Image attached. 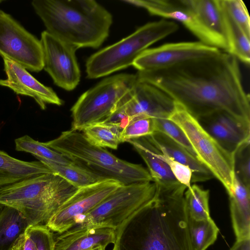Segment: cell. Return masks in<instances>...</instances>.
<instances>
[{"mask_svg": "<svg viewBox=\"0 0 250 250\" xmlns=\"http://www.w3.org/2000/svg\"><path fill=\"white\" fill-rule=\"evenodd\" d=\"M222 14L228 52L247 65L250 62V37L235 22L228 13L221 0Z\"/></svg>", "mask_w": 250, "mask_h": 250, "instance_id": "obj_24", "label": "cell"}, {"mask_svg": "<svg viewBox=\"0 0 250 250\" xmlns=\"http://www.w3.org/2000/svg\"><path fill=\"white\" fill-rule=\"evenodd\" d=\"M233 157L235 175L245 187L250 188V140L241 144Z\"/></svg>", "mask_w": 250, "mask_h": 250, "instance_id": "obj_31", "label": "cell"}, {"mask_svg": "<svg viewBox=\"0 0 250 250\" xmlns=\"http://www.w3.org/2000/svg\"><path fill=\"white\" fill-rule=\"evenodd\" d=\"M156 183L153 199L116 229L115 250H195L188 228L187 187Z\"/></svg>", "mask_w": 250, "mask_h": 250, "instance_id": "obj_2", "label": "cell"}, {"mask_svg": "<svg viewBox=\"0 0 250 250\" xmlns=\"http://www.w3.org/2000/svg\"><path fill=\"white\" fill-rule=\"evenodd\" d=\"M154 119L142 117L130 120L120 133L121 143L152 134L155 131Z\"/></svg>", "mask_w": 250, "mask_h": 250, "instance_id": "obj_32", "label": "cell"}, {"mask_svg": "<svg viewBox=\"0 0 250 250\" xmlns=\"http://www.w3.org/2000/svg\"><path fill=\"white\" fill-rule=\"evenodd\" d=\"M81 131L89 143L99 147L117 149L121 143L120 134L101 122L89 125Z\"/></svg>", "mask_w": 250, "mask_h": 250, "instance_id": "obj_30", "label": "cell"}, {"mask_svg": "<svg viewBox=\"0 0 250 250\" xmlns=\"http://www.w3.org/2000/svg\"><path fill=\"white\" fill-rule=\"evenodd\" d=\"M129 121L124 106L119 103L114 109L100 122L116 130L120 134Z\"/></svg>", "mask_w": 250, "mask_h": 250, "instance_id": "obj_37", "label": "cell"}, {"mask_svg": "<svg viewBox=\"0 0 250 250\" xmlns=\"http://www.w3.org/2000/svg\"><path fill=\"white\" fill-rule=\"evenodd\" d=\"M137 82L136 74H118L106 78L84 92L71 108V129L81 131L104 120Z\"/></svg>", "mask_w": 250, "mask_h": 250, "instance_id": "obj_8", "label": "cell"}, {"mask_svg": "<svg viewBox=\"0 0 250 250\" xmlns=\"http://www.w3.org/2000/svg\"><path fill=\"white\" fill-rule=\"evenodd\" d=\"M26 231L34 241L36 250H54L55 238L45 225H30Z\"/></svg>", "mask_w": 250, "mask_h": 250, "instance_id": "obj_35", "label": "cell"}, {"mask_svg": "<svg viewBox=\"0 0 250 250\" xmlns=\"http://www.w3.org/2000/svg\"><path fill=\"white\" fill-rule=\"evenodd\" d=\"M78 188L53 172L0 188V205L19 211L30 225H45Z\"/></svg>", "mask_w": 250, "mask_h": 250, "instance_id": "obj_4", "label": "cell"}, {"mask_svg": "<svg viewBox=\"0 0 250 250\" xmlns=\"http://www.w3.org/2000/svg\"><path fill=\"white\" fill-rule=\"evenodd\" d=\"M123 1L143 8L151 15L178 21L200 42L221 50L218 41L203 25L186 4L184 0H124Z\"/></svg>", "mask_w": 250, "mask_h": 250, "instance_id": "obj_15", "label": "cell"}, {"mask_svg": "<svg viewBox=\"0 0 250 250\" xmlns=\"http://www.w3.org/2000/svg\"><path fill=\"white\" fill-rule=\"evenodd\" d=\"M0 55L38 72L43 68L41 42L10 14L0 9Z\"/></svg>", "mask_w": 250, "mask_h": 250, "instance_id": "obj_10", "label": "cell"}, {"mask_svg": "<svg viewBox=\"0 0 250 250\" xmlns=\"http://www.w3.org/2000/svg\"><path fill=\"white\" fill-rule=\"evenodd\" d=\"M184 131L199 160L223 185L229 194L234 178L233 155L224 149L181 104L168 118Z\"/></svg>", "mask_w": 250, "mask_h": 250, "instance_id": "obj_7", "label": "cell"}, {"mask_svg": "<svg viewBox=\"0 0 250 250\" xmlns=\"http://www.w3.org/2000/svg\"><path fill=\"white\" fill-rule=\"evenodd\" d=\"M146 163L153 182L167 184L178 182L168 166L159 157L160 150L146 136L127 141Z\"/></svg>", "mask_w": 250, "mask_h": 250, "instance_id": "obj_22", "label": "cell"}, {"mask_svg": "<svg viewBox=\"0 0 250 250\" xmlns=\"http://www.w3.org/2000/svg\"><path fill=\"white\" fill-rule=\"evenodd\" d=\"M43 56V69L54 83L66 90H73L80 81L81 72L77 61L76 49L46 31L40 40Z\"/></svg>", "mask_w": 250, "mask_h": 250, "instance_id": "obj_12", "label": "cell"}, {"mask_svg": "<svg viewBox=\"0 0 250 250\" xmlns=\"http://www.w3.org/2000/svg\"><path fill=\"white\" fill-rule=\"evenodd\" d=\"M140 82L160 89L195 118L217 111L250 123V99L238 60L222 51L168 68L138 71Z\"/></svg>", "mask_w": 250, "mask_h": 250, "instance_id": "obj_1", "label": "cell"}, {"mask_svg": "<svg viewBox=\"0 0 250 250\" xmlns=\"http://www.w3.org/2000/svg\"><path fill=\"white\" fill-rule=\"evenodd\" d=\"M221 51L200 41L168 43L146 49L135 60L132 65L138 71H152L214 56Z\"/></svg>", "mask_w": 250, "mask_h": 250, "instance_id": "obj_13", "label": "cell"}, {"mask_svg": "<svg viewBox=\"0 0 250 250\" xmlns=\"http://www.w3.org/2000/svg\"><path fill=\"white\" fill-rule=\"evenodd\" d=\"M230 16L250 37V18L244 2L241 0H223Z\"/></svg>", "mask_w": 250, "mask_h": 250, "instance_id": "obj_34", "label": "cell"}, {"mask_svg": "<svg viewBox=\"0 0 250 250\" xmlns=\"http://www.w3.org/2000/svg\"><path fill=\"white\" fill-rule=\"evenodd\" d=\"M0 206V250H11L16 240L30 224L16 209Z\"/></svg>", "mask_w": 250, "mask_h": 250, "instance_id": "obj_23", "label": "cell"}, {"mask_svg": "<svg viewBox=\"0 0 250 250\" xmlns=\"http://www.w3.org/2000/svg\"><path fill=\"white\" fill-rule=\"evenodd\" d=\"M228 195L236 240L250 238V188L245 187L234 175L232 189Z\"/></svg>", "mask_w": 250, "mask_h": 250, "instance_id": "obj_19", "label": "cell"}, {"mask_svg": "<svg viewBox=\"0 0 250 250\" xmlns=\"http://www.w3.org/2000/svg\"><path fill=\"white\" fill-rule=\"evenodd\" d=\"M105 249L106 248H105L103 247L98 246V247H96L94 248H92L89 250H105Z\"/></svg>", "mask_w": 250, "mask_h": 250, "instance_id": "obj_40", "label": "cell"}, {"mask_svg": "<svg viewBox=\"0 0 250 250\" xmlns=\"http://www.w3.org/2000/svg\"><path fill=\"white\" fill-rule=\"evenodd\" d=\"M203 25L217 40L222 51L228 52L221 0H184Z\"/></svg>", "mask_w": 250, "mask_h": 250, "instance_id": "obj_20", "label": "cell"}, {"mask_svg": "<svg viewBox=\"0 0 250 250\" xmlns=\"http://www.w3.org/2000/svg\"><path fill=\"white\" fill-rule=\"evenodd\" d=\"M11 250H36L35 243L26 229L16 240Z\"/></svg>", "mask_w": 250, "mask_h": 250, "instance_id": "obj_38", "label": "cell"}, {"mask_svg": "<svg viewBox=\"0 0 250 250\" xmlns=\"http://www.w3.org/2000/svg\"><path fill=\"white\" fill-rule=\"evenodd\" d=\"M146 137L162 153L190 168L192 173L191 182H205L213 177L211 172L197 157L165 134L154 131Z\"/></svg>", "mask_w": 250, "mask_h": 250, "instance_id": "obj_18", "label": "cell"}, {"mask_svg": "<svg viewBox=\"0 0 250 250\" xmlns=\"http://www.w3.org/2000/svg\"><path fill=\"white\" fill-rule=\"evenodd\" d=\"M43 144L75 163L122 185L153 181L142 165L120 159L105 148L91 144L81 131L70 129Z\"/></svg>", "mask_w": 250, "mask_h": 250, "instance_id": "obj_5", "label": "cell"}, {"mask_svg": "<svg viewBox=\"0 0 250 250\" xmlns=\"http://www.w3.org/2000/svg\"><path fill=\"white\" fill-rule=\"evenodd\" d=\"M202 127L226 151L233 155L244 142L219 123L211 114L196 118Z\"/></svg>", "mask_w": 250, "mask_h": 250, "instance_id": "obj_26", "label": "cell"}, {"mask_svg": "<svg viewBox=\"0 0 250 250\" xmlns=\"http://www.w3.org/2000/svg\"><path fill=\"white\" fill-rule=\"evenodd\" d=\"M156 191L153 181L122 185L70 228L100 226L117 229L150 201Z\"/></svg>", "mask_w": 250, "mask_h": 250, "instance_id": "obj_9", "label": "cell"}, {"mask_svg": "<svg viewBox=\"0 0 250 250\" xmlns=\"http://www.w3.org/2000/svg\"><path fill=\"white\" fill-rule=\"evenodd\" d=\"M15 143L16 150L29 153L39 160H45L64 165L75 163L47 146L43 143L36 141L27 135L16 139Z\"/></svg>", "mask_w": 250, "mask_h": 250, "instance_id": "obj_27", "label": "cell"}, {"mask_svg": "<svg viewBox=\"0 0 250 250\" xmlns=\"http://www.w3.org/2000/svg\"><path fill=\"white\" fill-rule=\"evenodd\" d=\"M154 121L155 131H159L165 134L197 157L186 134L176 124L168 119L165 118H155Z\"/></svg>", "mask_w": 250, "mask_h": 250, "instance_id": "obj_33", "label": "cell"}, {"mask_svg": "<svg viewBox=\"0 0 250 250\" xmlns=\"http://www.w3.org/2000/svg\"><path fill=\"white\" fill-rule=\"evenodd\" d=\"M119 103L130 121L142 117L168 119L175 106V101L165 92L138 80Z\"/></svg>", "mask_w": 250, "mask_h": 250, "instance_id": "obj_14", "label": "cell"}, {"mask_svg": "<svg viewBox=\"0 0 250 250\" xmlns=\"http://www.w3.org/2000/svg\"><path fill=\"white\" fill-rule=\"evenodd\" d=\"M209 190L196 185H191L185 192V199L188 216L195 220L210 218Z\"/></svg>", "mask_w": 250, "mask_h": 250, "instance_id": "obj_29", "label": "cell"}, {"mask_svg": "<svg viewBox=\"0 0 250 250\" xmlns=\"http://www.w3.org/2000/svg\"><path fill=\"white\" fill-rule=\"evenodd\" d=\"M39 161L77 188L108 179L76 163L64 165L45 160Z\"/></svg>", "mask_w": 250, "mask_h": 250, "instance_id": "obj_25", "label": "cell"}, {"mask_svg": "<svg viewBox=\"0 0 250 250\" xmlns=\"http://www.w3.org/2000/svg\"><path fill=\"white\" fill-rule=\"evenodd\" d=\"M6 79H0V85L8 87L16 94L34 99L42 110L46 104L61 105L63 101L50 87L44 85L19 63L3 58Z\"/></svg>", "mask_w": 250, "mask_h": 250, "instance_id": "obj_16", "label": "cell"}, {"mask_svg": "<svg viewBox=\"0 0 250 250\" xmlns=\"http://www.w3.org/2000/svg\"><path fill=\"white\" fill-rule=\"evenodd\" d=\"M159 155L160 158L168 166L170 171L177 181L185 186L187 188H189L191 186L192 176L190 168L175 161L161 151Z\"/></svg>", "mask_w": 250, "mask_h": 250, "instance_id": "obj_36", "label": "cell"}, {"mask_svg": "<svg viewBox=\"0 0 250 250\" xmlns=\"http://www.w3.org/2000/svg\"><path fill=\"white\" fill-rule=\"evenodd\" d=\"M178 29L176 22L164 19L144 24L128 36L90 56L86 62L87 77L97 79L132 65L149 46Z\"/></svg>", "mask_w": 250, "mask_h": 250, "instance_id": "obj_6", "label": "cell"}, {"mask_svg": "<svg viewBox=\"0 0 250 250\" xmlns=\"http://www.w3.org/2000/svg\"><path fill=\"white\" fill-rule=\"evenodd\" d=\"M46 31L76 49L97 48L107 38L112 16L94 0H34Z\"/></svg>", "mask_w": 250, "mask_h": 250, "instance_id": "obj_3", "label": "cell"}, {"mask_svg": "<svg viewBox=\"0 0 250 250\" xmlns=\"http://www.w3.org/2000/svg\"><path fill=\"white\" fill-rule=\"evenodd\" d=\"M52 172L40 161L27 162L0 150V188L39 175Z\"/></svg>", "mask_w": 250, "mask_h": 250, "instance_id": "obj_21", "label": "cell"}, {"mask_svg": "<svg viewBox=\"0 0 250 250\" xmlns=\"http://www.w3.org/2000/svg\"><path fill=\"white\" fill-rule=\"evenodd\" d=\"M116 237V229L106 226L70 228L56 237L54 250H89L98 246L106 248L115 243Z\"/></svg>", "mask_w": 250, "mask_h": 250, "instance_id": "obj_17", "label": "cell"}, {"mask_svg": "<svg viewBox=\"0 0 250 250\" xmlns=\"http://www.w3.org/2000/svg\"><path fill=\"white\" fill-rule=\"evenodd\" d=\"M122 185L116 180L107 179L78 188L45 225L51 231L59 234L63 233Z\"/></svg>", "mask_w": 250, "mask_h": 250, "instance_id": "obj_11", "label": "cell"}, {"mask_svg": "<svg viewBox=\"0 0 250 250\" xmlns=\"http://www.w3.org/2000/svg\"><path fill=\"white\" fill-rule=\"evenodd\" d=\"M191 240L195 250H206L216 241L219 229L210 218L195 220L188 216Z\"/></svg>", "mask_w": 250, "mask_h": 250, "instance_id": "obj_28", "label": "cell"}, {"mask_svg": "<svg viewBox=\"0 0 250 250\" xmlns=\"http://www.w3.org/2000/svg\"><path fill=\"white\" fill-rule=\"evenodd\" d=\"M111 250H115V248L114 247H113V248H112V249Z\"/></svg>", "mask_w": 250, "mask_h": 250, "instance_id": "obj_41", "label": "cell"}, {"mask_svg": "<svg viewBox=\"0 0 250 250\" xmlns=\"http://www.w3.org/2000/svg\"><path fill=\"white\" fill-rule=\"evenodd\" d=\"M230 250H250V238L236 240Z\"/></svg>", "mask_w": 250, "mask_h": 250, "instance_id": "obj_39", "label": "cell"}]
</instances>
